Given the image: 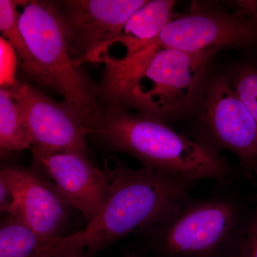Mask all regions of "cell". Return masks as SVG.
Listing matches in <instances>:
<instances>
[{
    "instance_id": "6da1fadb",
    "label": "cell",
    "mask_w": 257,
    "mask_h": 257,
    "mask_svg": "<svg viewBox=\"0 0 257 257\" xmlns=\"http://www.w3.org/2000/svg\"><path fill=\"white\" fill-rule=\"evenodd\" d=\"M220 49L187 52L151 45L122 59L106 54L99 102L163 121L182 116L197 100L208 64Z\"/></svg>"
},
{
    "instance_id": "7a4b0ae2",
    "label": "cell",
    "mask_w": 257,
    "mask_h": 257,
    "mask_svg": "<svg viewBox=\"0 0 257 257\" xmlns=\"http://www.w3.org/2000/svg\"><path fill=\"white\" fill-rule=\"evenodd\" d=\"M104 172L110 190L98 215L84 229L53 243L47 257L71 248L99 252L133 233L145 231L170 217L186 201L195 182L109 159Z\"/></svg>"
},
{
    "instance_id": "3957f363",
    "label": "cell",
    "mask_w": 257,
    "mask_h": 257,
    "mask_svg": "<svg viewBox=\"0 0 257 257\" xmlns=\"http://www.w3.org/2000/svg\"><path fill=\"white\" fill-rule=\"evenodd\" d=\"M88 135L111 151L134 157L144 167L192 182L211 179L226 184L237 175L231 162L204 144L162 120L119 105L103 106Z\"/></svg>"
},
{
    "instance_id": "277c9868",
    "label": "cell",
    "mask_w": 257,
    "mask_h": 257,
    "mask_svg": "<svg viewBox=\"0 0 257 257\" xmlns=\"http://www.w3.org/2000/svg\"><path fill=\"white\" fill-rule=\"evenodd\" d=\"M230 184H219L207 197L189 198L144 231L152 249L161 257H239L253 207Z\"/></svg>"
},
{
    "instance_id": "5b68a950",
    "label": "cell",
    "mask_w": 257,
    "mask_h": 257,
    "mask_svg": "<svg viewBox=\"0 0 257 257\" xmlns=\"http://www.w3.org/2000/svg\"><path fill=\"white\" fill-rule=\"evenodd\" d=\"M20 26L33 60L31 79L63 96L89 130L101 110L98 87L74 62L55 2H25Z\"/></svg>"
},
{
    "instance_id": "8992f818",
    "label": "cell",
    "mask_w": 257,
    "mask_h": 257,
    "mask_svg": "<svg viewBox=\"0 0 257 257\" xmlns=\"http://www.w3.org/2000/svg\"><path fill=\"white\" fill-rule=\"evenodd\" d=\"M196 140L218 153L233 154L243 175L257 182V122L227 77H214L206 88Z\"/></svg>"
},
{
    "instance_id": "52a82bcc",
    "label": "cell",
    "mask_w": 257,
    "mask_h": 257,
    "mask_svg": "<svg viewBox=\"0 0 257 257\" xmlns=\"http://www.w3.org/2000/svg\"><path fill=\"white\" fill-rule=\"evenodd\" d=\"M148 0H64L55 2L72 58L101 63L111 45L119 42L130 17Z\"/></svg>"
},
{
    "instance_id": "ba28073f",
    "label": "cell",
    "mask_w": 257,
    "mask_h": 257,
    "mask_svg": "<svg viewBox=\"0 0 257 257\" xmlns=\"http://www.w3.org/2000/svg\"><path fill=\"white\" fill-rule=\"evenodd\" d=\"M7 88L18 102L28 124L32 150L87 155L86 138L89 131L73 107L66 101H54L31 84L18 79Z\"/></svg>"
},
{
    "instance_id": "9c48e42d",
    "label": "cell",
    "mask_w": 257,
    "mask_h": 257,
    "mask_svg": "<svg viewBox=\"0 0 257 257\" xmlns=\"http://www.w3.org/2000/svg\"><path fill=\"white\" fill-rule=\"evenodd\" d=\"M187 52L257 45V23L235 12L197 8L174 18L147 44ZM147 47V45H146Z\"/></svg>"
},
{
    "instance_id": "30bf717a",
    "label": "cell",
    "mask_w": 257,
    "mask_h": 257,
    "mask_svg": "<svg viewBox=\"0 0 257 257\" xmlns=\"http://www.w3.org/2000/svg\"><path fill=\"white\" fill-rule=\"evenodd\" d=\"M1 170L18 189V207L13 214L52 246L67 236L73 207L55 184L37 168L3 165Z\"/></svg>"
},
{
    "instance_id": "8fae6325",
    "label": "cell",
    "mask_w": 257,
    "mask_h": 257,
    "mask_svg": "<svg viewBox=\"0 0 257 257\" xmlns=\"http://www.w3.org/2000/svg\"><path fill=\"white\" fill-rule=\"evenodd\" d=\"M34 160L88 223L104 206L110 181L104 170L92 165L87 155L74 152L42 153L32 150Z\"/></svg>"
},
{
    "instance_id": "7c38bea8",
    "label": "cell",
    "mask_w": 257,
    "mask_h": 257,
    "mask_svg": "<svg viewBox=\"0 0 257 257\" xmlns=\"http://www.w3.org/2000/svg\"><path fill=\"white\" fill-rule=\"evenodd\" d=\"M175 5L172 0L147 1L128 19L118 42L123 44L127 52L143 48L174 18Z\"/></svg>"
},
{
    "instance_id": "4fadbf2b",
    "label": "cell",
    "mask_w": 257,
    "mask_h": 257,
    "mask_svg": "<svg viewBox=\"0 0 257 257\" xmlns=\"http://www.w3.org/2000/svg\"><path fill=\"white\" fill-rule=\"evenodd\" d=\"M0 225V257H47L52 246L18 216L3 214Z\"/></svg>"
},
{
    "instance_id": "5bb4252c",
    "label": "cell",
    "mask_w": 257,
    "mask_h": 257,
    "mask_svg": "<svg viewBox=\"0 0 257 257\" xmlns=\"http://www.w3.org/2000/svg\"><path fill=\"white\" fill-rule=\"evenodd\" d=\"M0 147L5 151L32 148V139L21 109L7 87L0 89Z\"/></svg>"
},
{
    "instance_id": "9a60e30c",
    "label": "cell",
    "mask_w": 257,
    "mask_h": 257,
    "mask_svg": "<svg viewBox=\"0 0 257 257\" xmlns=\"http://www.w3.org/2000/svg\"><path fill=\"white\" fill-rule=\"evenodd\" d=\"M25 1L1 0L0 1V30L3 38L8 42L18 57L24 73L31 78L33 60L20 26V13L18 6Z\"/></svg>"
},
{
    "instance_id": "2e32d148",
    "label": "cell",
    "mask_w": 257,
    "mask_h": 257,
    "mask_svg": "<svg viewBox=\"0 0 257 257\" xmlns=\"http://www.w3.org/2000/svg\"><path fill=\"white\" fill-rule=\"evenodd\" d=\"M227 77L236 95L257 122V65L241 66Z\"/></svg>"
},
{
    "instance_id": "e0dca14e",
    "label": "cell",
    "mask_w": 257,
    "mask_h": 257,
    "mask_svg": "<svg viewBox=\"0 0 257 257\" xmlns=\"http://www.w3.org/2000/svg\"><path fill=\"white\" fill-rule=\"evenodd\" d=\"M18 189L11 178L0 170V211L2 214H13L18 204Z\"/></svg>"
},
{
    "instance_id": "ac0fdd59",
    "label": "cell",
    "mask_w": 257,
    "mask_h": 257,
    "mask_svg": "<svg viewBox=\"0 0 257 257\" xmlns=\"http://www.w3.org/2000/svg\"><path fill=\"white\" fill-rule=\"evenodd\" d=\"M1 85L8 87L13 85L15 79L17 57L15 51L3 37H1Z\"/></svg>"
},
{
    "instance_id": "d6986e66",
    "label": "cell",
    "mask_w": 257,
    "mask_h": 257,
    "mask_svg": "<svg viewBox=\"0 0 257 257\" xmlns=\"http://www.w3.org/2000/svg\"><path fill=\"white\" fill-rule=\"evenodd\" d=\"M239 257H257V192L251 220Z\"/></svg>"
},
{
    "instance_id": "ffe728a7",
    "label": "cell",
    "mask_w": 257,
    "mask_h": 257,
    "mask_svg": "<svg viewBox=\"0 0 257 257\" xmlns=\"http://www.w3.org/2000/svg\"><path fill=\"white\" fill-rule=\"evenodd\" d=\"M229 3L234 7L235 12L257 23V0H241Z\"/></svg>"
},
{
    "instance_id": "44dd1931",
    "label": "cell",
    "mask_w": 257,
    "mask_h": 257,
    "mask_svg": "<svg viewBox=\"0 0 257 257\" xmlns=\"http://www.w3.org/2000/svg\"><path fill=\"white\" fill-rule=\"evenodd\" d=\"M92 255L84 248H75L61 251L53 257H92Z\"/></svg>"
},
{
    "instance_id": "7402d4cb",
    "label": "cell",
    "mask_w": 257,
    "mask_h": 257,
    "mask_svg": "<svg viewBox=\"0 0 257 257\" xmlns=\"http://www.w3.org/2000/svg\"><path fill=\"white\" fill-rule=\"evenodd\" d=\"M124 257H140V256H138V255L135 254V253H128Z\"/></svg>"
}]
</instances>
